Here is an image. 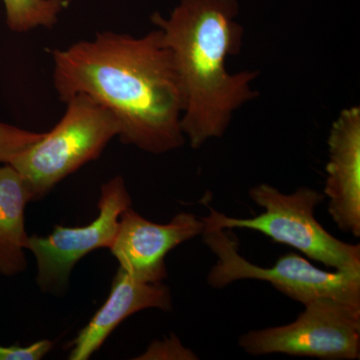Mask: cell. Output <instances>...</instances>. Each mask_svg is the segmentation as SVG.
I'll return each instance as SVG.
<instances>
[{"mask_svg": "<svg viewBox=\"0 0 360 360\" xmlns=\"http://www.w3.org/2000/svg\"><path fill=\"white\" fill-rule=\"evenodd\" d=\"M32 201L25 180L11 165L0 167V274L13 276L27 267L25 210Z\"/></svg>", "mask_w": 360, "mask_h": 360, "instance_id": "obj_11", "label": "cell"}, {"mask_svg": "<svg viewBox=\"0 0 360 360\" xmlns=\"http://www.w3.org/2000/svg\"><path fill=\"white\" fill-rule=\"evenodd\" d=\"M44 134L0 122V163L8 165L14 156L39 142Z\"/></svg>", "mask_w": 360, "mask_h": 360, "instance_id": "obj_13", "label": "cell"}, {"mask_svg": "<svg viewBox=\"0 0 360 360\" xmlns=\"http://www.w3.org/2000/svg\"><path fill=\"white\" fill-rule=\"evenodd\" d=\"M250 198L264 208L262 214L236 219L210 208V214L202 217L203 222L215 229L260 232L328 269L360 276V245L335 238L315 219V208L326 200L323 193L309 186L298 187L292 193H283L269 184H260L251 187Z\"/></svg>", "mask_w": 360, "mask_h": 360, "instance_id": "obj_3", "label": "cell"}, {"mask_svg": "<svg viewBox=\"0 0 360 360\" xmlns=\"http://www.w3.org/2000/svg\"><path fill=\"white\" fill-rule=\"evenodd\" d=\"M172 309L169 288L161 283H143L120 267L113 278L110 296L89 323L71 342L70 360H87L127 317L144 309Z\"/></svg>", "mask_w": 360, "mask_h": 360, "instance_id": "obj_10", "label": "cell"}, {"mask_svg": "<svg viewBox=\"0 0 360 360\" xmlns=\"http://www.w3.org/2000/svg\"><path fill=\"white\" fill-rule=\"evenodd\" d=\"M200 357L182 345L174 333L162 340H153L137 360H196Z\"/></svg>", "mask_w": 360, "mask_h": 360, "instance_id": "obj_14", "label": "cell"}, {"mask_svg": "<svg viewBox=\"0 0 360 360\" xmlns=\"http://www.w3.org/2000/svg\"><path fill=\"white\" fill-rule=\"evenodd\" d=\"M65 104L56 127L8 163L25 180L32 200H41L61 180L97 160L120 134L115 116L89 96L75 94Z\"/></svg>", "mask_w": 360, "mask_h": 360, "instance_id": "obj_4", "label": "cell"}, {"mask_svg": "<svg viewBox=\"0 0 360 360\" xmlns=\"http://www.w3.org/2000/svg\"><path fill=\"white\" fill-rule=\"evenodd\" d=\"M205 229L202 219L193 213L179 212L168 224H160L129 207L120 215L110 250L130 276L143 283H161L167 276V253L201 236Z\"/></svg>", "mask_w": 360, "mask_h": 360, "instance_id": "obj_8", "label": "cell"}, {"mask_svg": "<svg viewBox=\"0 0 360 360\" xmlns=\"http://www.w3.org/2000/svg\"><path fill=\"white\" fill-rule=\"evenodd\" d=\"M324 196L338 229L360 238V108L341 110L328 139Z\"/></svg>", "mask_w": 360, "mask_h": 360, "instance_id": "obj_9", "label": "cell"}, {"mask_svg": "<svg viewBox=\"0 0 360 360\" xmlns=\"http://www.w3.org/2000/svg\"><path fill=\"white\" fill-rule=\"evenodd\" d=\"M238 13V0H179L168 18H150L174 56L186 96L181 129L194 149L224 136L234 113L259 96L257 71L227 70L243 44Z\"/></svg>", "mask_w": 360, "mask_h": 360, "instance_id": "obj_2", "label": "cell"}, {"mask_svg": "<svg viewBox=\"0 0 360 360\" xmlns=\"http://www.w3.org/2000/svg\"><path fill=\"white\" fill-rule=\"evenodd\" d=\"M51 53L59 99L82 94L103 105L120 125L122 143L151 155L186 143L184 87L158 28L141 37L98 32Z\"/></svg>", "mask_w": 360, "mask_h": 360, "instance_id": "obj_1", "label": "cell"}, {"mask_svg": "<svg viewBox=\"0 0 360 360\" xmlns=\"http://www.w3.org/2000/svg\"><path fill=\"white\" fill-rule=\"evenodd\" d=\"M53 347V342L49 340L37 341L27 347H1L0 345V360H39L44 359Z\"/></svg>", "mask_w": 360, "mask_h": 360, "instance_id": "obj_15", "label": "cell"}, {"mask_svg": "<svg viewBox=\"0 0 360 360\" xmlns=\"http://www.w3.org/2000/svg\"><path fill=\"white\" fill-rule=\"evenodd\" d=\"M291 323L251 330L238 345L252 356L286 354L322 360L360 359V304L319 296Z\"/></svg>", "mask_w": 360, "mask_h": 360, "instance_id": "obj_6", "label": "cell"}, {"mask_svg": "<svg viewBox=\"0 0 360 360\" xmlns=\"http://www.w3.org/2000/svg\"><path fill=\"white\" fill-rule=\"evenodd\" d=\"M6 25L13 32L23 33L37 27L52 28L68 0H2Z\"/></svg>", "mask_w": 360, "mask_h": 360, "instance_id": "obj_12", "label": "cell"}, {"mask_svg": "<svg viewBox=\"0 0 360 360\" xmlns=\"http://www.w3.org/2000/svg\"><path fill=\"white\" fill-rule=\"evenodd\" d=\"M203 243L214 253L217 262L207 276L212 288H226L236 281H266L283 295L302 304L319 296L360 304V276L322 270L296 252L281 255L271 267L251 264L239 253V243L231 229L206 226Z\"/></svg>", "mask_w": 360, "mask_h": 360, "instance_id": "obj_5", "label": "cell"}, {"mask_svg": "<svg viewBox=\"0 0 360 360\" xmlns=\"http://www.w3.org/2000/svg\"><path fill=\"white\" fill-rule=\"evenodd\" d=\"M131 203L124 179L115 176L101 186L99 214L91 224L80 227L56 225L49 236H28L26 250L37 259L40 290L56 295L65 292L71 271L82 257L98 248L110 250L120 215Z\"/></svg>", "mask_w": 360, "mask_h": 360, "instance_id": "obj_7", "label": "cell"}]
</instances>
